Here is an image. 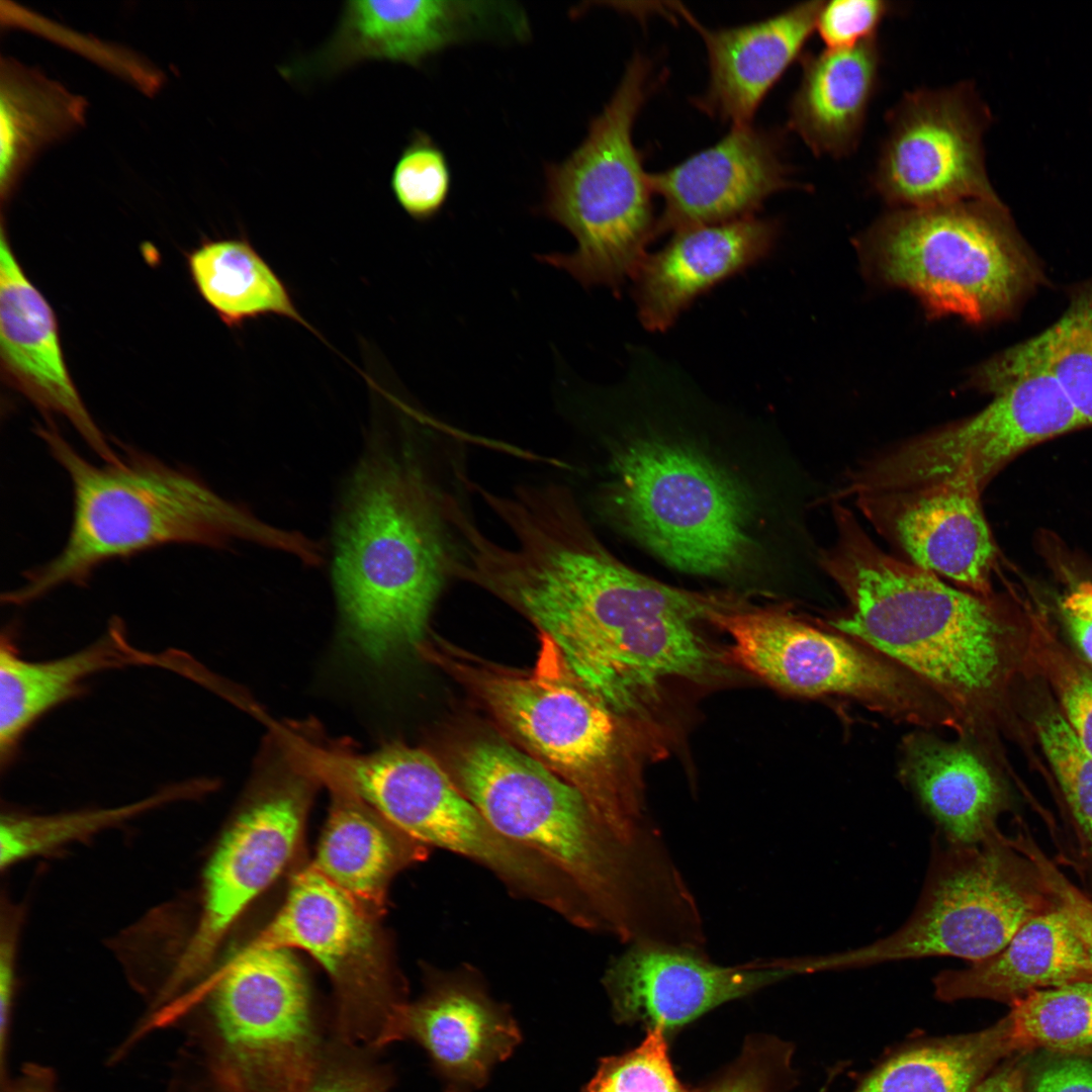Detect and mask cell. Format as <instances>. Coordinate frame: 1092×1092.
<instances>
[{"label":"cell","mask_w":1092,"mask_h":1092,"mask_svg":"<svg viewBox=\"0 0 1092 1092\" xmlns=\"http://www.w3.org/2000/svg\"><path fill=\"white\" fill-rule=\"evenodd\" d=\"M458 774L461 791L493 829L570 882L600 932L626 945L670 944L693 925L696 897L654 827L621 836L578 789L506 743L470 746Z\"/></svg>","instance_id":"obj_2"},{"label":"cell","mask_w":1092,"mask_h":1092,"mask_svg":"<svg viewBox=\"0 0 1092 1092\" xmlns=\"http://www.w3.org/2000/svg\"><path fill=\"white\" fill-rule=\"evenodd\" d=\"M386 1070L354 1055L323 1056L313 1078L301 1092H387Z\"/></svg>","instance_id":"obj_43"},{"label":"cell","mask_w":1092,"mask_h":1092,"mask_svg":"<svg viewBox=\"0 0 1092 1092\" xmlns=\"http://www.w3.org/2000/svg\"><path fill=\"white\" fill-rule=\"evenodd\" d=\"M0 353L7 382L44 414L65 417L106 463L120 456L107 443L70 376L56 314L16 259L1 222Z\"/></svg>","instance_id":"obj_22"},{"label":"cell","mask_w":1092,"mask_h":1092,"mask_svg":"<svg viewBox=\"0 0 1092 1092\" xmlns=\"http://www.w3.org/2000/svg\"><path fill=\"white\" fill-rule=\"evenodd\" d=\"M209 993L213 1070L224 1092H301L324 1055L307 982L290 950L247 945Z\"/></svg>","instance_id":"obj_12"},{"label":"cell","mask_w":1092,"mask_h":1092,"mask_svg":"<svg viewBox=\"0 0 1092 1092\" xmlns=\"http://www.w3.org/2000/svg\"><path fill=\"white\" fill-rule=\"evenodd\" d=\"M333 803L314 867L366 912L378 910L389 880L423 845L410 839L342 785Z\"/></svg>","instance_id":"obj_29"},{"label":"cell","mask_w":1092,"mask_h":1092,"mask_svg":"<svg viewBox=\"0 0 1092 1092\" xmlns=\"http://www.w3.org/2000/svg\"><path fill=\"white\" fill-rule=\"evenodd\" d=\"M862 251L884 282L934 314L1003 321L1049 280L1001 199L900 207L868 232Z\"/></svg>","instance_id":"obj_5"},{"label":"cell","mask_w":1092,"mask_h":1092,"mask_svg":"<svg viewBox=\"0 0 1092 1092\" xmlns=\"http://www.w3.org/2000/svg\"><path fill=\"white\" fill-rule=\"evenodd\" d=\"M544 639L532 672L484 670L476 676L479 692L495 716L578 789L605 823L623 837H637L650 824L640 786L616 768L614 712L572 676Z\"/></svg>","instance_id":"obj_11"},{"label":"cell","mask_w":1092,"mask_h":1092,"mask_svg":"<svg viewBox=\"0 0 1092 1092\" xmlns=\"http://www.w3.org/2000/svg\"><path fill=\"white\" fill-rule=\"evenodd\" d=\"M800 975L798 957L724 966L706 951L632 943L609 962L603 985L618 1022L660 1027L667 1034L725 1003Z\"/></svg>","instance_id":"obj_17"},{"label":"cell","mask_w":1092,"mask_h":1092,"mask_svg":"<svg viewBox=\"0 0 1092 1092\" xmlns=\"http://www.w3.org/2000/svg\"><path fill=\"white\" fill-rule=\"evenodd\" d=\"M874 38L849 49H826L802 59V77L789 126L817 156L842 158L857 147L879 81Z\"/></svg>","instance_id":"obj_28"},{"label":"cell","mask_w":1092,"mask_h":1092,"mask_svg":"<svg viewBox=\"0 0 1092 1092\" xmlns=\"http://www.w3.org/2000/svg\"><path fill=\"white\" fill-rule=\"evenodd\" d=\"M176 650L151 653L133 646L114 617L88 646L48 660L22 657L9 635L0 646V758L8 765L26 732L47 713L82 695L89 677L112 669L153 666L174 671Z\"/></svg>","instance_id":"obj_25"},{"label":"cell","mask_w":1092,"mask_h":1092,"mask_svg":"<svg viewBox=\"0 0 1092 1092\" xmlns=\"http://www.w3.org/2000/svg\"><path fill=\"white\" fill-rule=\"evenodd\" d=\"M706 620L730 641V658L775 689L804 698H842L915 728L964 731L927 684L871 646L784 609L723 605Z\"/></svg>","instance_id":"obj_9"},{"label":"cell","mask_w":1092,"mask_h":1092,"mask_svg":"<svg viewBox=\"0 0 1092 1092\" xmlns=\"http://www.w3.org/2000/svg\"><path fill=\"white\" fill-rule=\"evenodd\" d=\"M887 122L873 186L889 203L927 207L1000 199L983 143L991 113L970 82L908 92Z\"/></svg>","instance_id":"obj_14"},{"label":"cell","mask_w":1092,"mask_h":1092,"mask_svg":"<svg viewBox=\"0 0 1092 1092\" xmlns=\"http://www.w3.org/2000/svg\"><path fill=\"white\" fill-rule=\"evenodd\" d=\"M664 206L657 235L753 216L771 194L791 187L778 136L733 126L716 145L649 176Z\"/></svg>","instance_id":"obj_21"},{"label":"cell","mask_w":1092,"mask_h":1092,"mask_svg":"<svg viewBox=\"0 0 1092 1092\" xmlns=\"http://www.w3.org/2000/svg\"><path fill=\"white\" fill-rule=\"evenodd\" d=\"M833 543L819 561L845 599L825 626L883 653L934 690L967 733L988 737L1024 666L1027 624L1007 602L960 588L884 551L832 503Z\"/></svg>","instance_id":"obj_1"},{"label":"cell","mask_w":1092,"mask_h":1092,"mask_svg":"<svg viewBox=\"0 0 1092 1092\" xmlns=\"http://www.w3.org/2000/svg\"><path fill=\"white\" fill-rule=\"evenodd\" d=\"M187 264L198 293L228 328L275 315L318 335L246 235L204 241L188 254Z\"/></svg>","instance_id":"obj_32"},{"label":"cell","mask_w":1092,"mask_h":1092,"mask_svg":"<svg viewBox=\"0 0 1092 1092\" xmlns=\"http://www.w3.org/2000/svg\"><path fill=\"white\" fill-rule=\"evenodd\" d=\"M611 469L613 516L665 563L718 578L752 568L753 500L713 460L684 444L642 436L615 452Z\"/></svg>","instance_id":"obj_8"},{"label":"cell","mask_w":1092,"mask_h":1092,"mask_svg":"<svg viewBox=\"0 0 1092 1092\" xmlns=\"http://www.w3.org/2000/svg\"><path fill=\"white\" fill-rule=\"evenodd\" d=\"M389 186L400 208L414 220L436 217L450 195L452 175L440 146L422 130H415L392 168Z\"/></svg>","instance_id":"obj_38"},{"label":"cell","mask_w":1092,"mask_h":1092,"mask_svg":"<svg viewBox=\"0 0 1092 1092\" xmlns=\"http://www.w3.org/2000/svg\"><path fill=\"white\" fill-rule=\"evenodd\" d=\"M1062 610L1092 621V585L1082 584L1062 603Z\"/></svg>","instance_id":"obj_49"},{"label":"cell","mask_w":1092,"mask_h":1092,"mask_svg":"<svg viewBox=\"0 0 1092 1092\" xmlns=\"http://www.w3.org/2000/svg\"><path fill=\"white\" fill-rule=\"evenodd\" d=\"M892 10L891 3L881 0L822 1L815 29L826 49H849L876 38Z\"/></svg>","instance_id":"obj_41"},{"label":"cell","mask_w":1092,"mask_h":1092,"mask_svg":"<svg viewBox=\"0 0 1092 1092\" xmlns=\"http://www.w3.org/2000/svg\"><path fill=\"white\" fill-rule=\"evenodd\" d=\"M793 1045L779 1038L753 1037L739 1058L696 1092H787L796 1083Z\"/></svg>","instance_id":"obj_40"},{"label":"cell","mask_w":1092,"mask_h":1092,"mask_svg":"<svg viewBox=\"0 0 1092 1092\" xmlns=\"http://www.w3.org/2000/svg\"><path fill=\"white\" fill-rule=\"evenodd\" d=\"M1015 844L1039 871L1056 906L1068 918L1079 937L1092 973V899L1060 871L1037 845L1030 833L1020 834Z\"/></svg>","instance_id":"obj_42"},{"label":"cell","mask_w":1092,"mask_h":1092,"mask_svg":"<svg viewBox=\"0 0 1092 1092\" xmlns=\"http://www.w3.org/2000/svg\"><path fill=\"white\" fill-rule=\"evenodd\" d=\"M652 66L636 55L614 95L588 126L582 143L545 169L539 211L575 240L574 250L539 255L584 287L619 291L633 278L657 235L649 176L632 132L650 91Z\"/></svg>","instance_id":"obj_6"},{"label":"cell","mask_w":1092,"mask_h":1092,"mask_svg":"<svg viewBox=\"0 0 1092 1092\" xmlns=\"http://www.w3.org/2000/svg\"><path fill=\"white\" fill-rule=\"evenodd\" d=\"M413 1039L429 1054L445 1092H473L514 1052L520 1030L500 1004L468 972L436 978L423 998L401 1003L383 1045Z\"/></svg>","instance_id":"obj_20"},{"label":"cell","mask_w":1092,"mask_h":1092,"mask_svg":"<svg viewBox=\"0 0 1092 1092\" xmlns=\"http://www.w3.org/2000/svg\"><path fill=\"white\" fill-rule=\"evenodd\" d=\"M1067 306L1035 335L1045 365L1085 427L1092 426V276L1069 285Z\"/></svg>","instance_id":"obj_36"},{"label":"cell","mask_w":1092,"mask_h":1092,"mask_svg":"<svg viewBox=\"0 0 1092 1092\" xmlns=\"http://www.w3.org/2000/svg\"><path fill=\"white\" fill-rule=\"evenodd\" d=\"M899 777L947 842L976 845L999 831L1010 808L1007 785L988 740L966 733L954 739L916 728L900 745Z\"/></svg>","instance_id":"obj_23"},{"label":"cell","mask_w":1092,"mask_h":1092,"mask_svg":"<svg viewBox=\"0 0 1092 1092\" xmlns=\"http://www.w3.org/2000/svg\"><path fill=\"white\" fill-rule=\"evenodd\" d=\"M37 434L70 477L72 525L63 550L28 571L21 586L4 594L7 604L30 603L65 583L82 584L105 561L171 543L219 547L243 539L304 562L316 555V544L301 534L262 522L185 469L128 448L119 462L96 466L51 420L38 426Z\"/></svg>","instance_id":"obj_3"},{"label":"cell","mask_w":1092,"mask_h":1092,"mask_svg":"<svg viewBox=\"0 0 1092 1092\" xmlns=\"http://www.w3.org/2000/svg\"><path fill=\"white\" fill-rule=\"evenodd\" d=\"M444 494L407 455L357 468L336 527L334 585L350 639L381 661L419 642L449 575Z\"/></svg>","instance_id":"obj_4"},{"label":"cell","mask_w":1092,"mask_h":1092,"mask_svg":"<svg viewBox=\"0 0 1092 1092\" xmlns=\"http://www.w3.org/2000/svg\"><path fill=\"white\" fill-rule=\"evenodd\" d=\"M1010 1017L974 1032L922 1040L890 1056L852 1092H970L1018 1054Z\"/></svg>","instance_id":"obj_30"},{"label":"cell","mask_w":1092,"mask_h":1092,"mask_svg":"<svg viewBox=\"0 0 1092 1092\" xmlns=\"http://www.w3.org/2000/svg\"><path fill=\"white\" fill-rule=\"evenodd\" d=\"M777 234L775 220L754 215L676 231L644 257L633 277L643 326L668 329L701 294L764 258Z\"/></svg>","instance_id":"obj_24"},{"label":"cell","mask_w":1092,"mask_h":1092,"mask_svg":"<svg viewBox=\"0 0 1092 1092\" xmlns=\"http://www.w3.org/2000/svg\"><path fill=\"white\" fill-rule=\"evenodd\" d=\"M202 789L200 780H191L172 785L144 800L114 808L50 816H2L1 868L10 867L22 858L94 833L155 807L195 796Z\"/></svg>","instance_id":"obj_35"},{"label":"cell","mask_w":1092,"mask_h":1092,"mask_svg":"<svg viewBox=\"0 0 1092 1092\" xmlns=\"http://www.w3.org/2000/svg\"><path fill=\"white\" fill-rule=\"evenodd\" d=\"M1056 907L1033 861L1000 830L976 845L938 834L922 889L906 921L870 944L808 956L810 974L926 957L980 962L1028 920Z\"/></svg>","instance_id":"obj_7"},{"label":"cell","mask_w":1092,"mask_h":1092,"mask_svg":"<svg viewBox=\"0 0 1092 1092\" xmlns=\"http://www.w3.org/2000/svg\"><path fill=\"white\" fill-rule=\"evenodd\" d=\"M248 945L296 947L312 956L336 987L342 1040L382 1046L401 1002L386 977L366 911L314 866L294 877L278 913Z\"/></svg>","instance_id":"obj_15"},{"label":"cell","mask_w":1092,"mask_h":1092,"mask_svg":"<svg viewBox=\"0 0 1092 1092\" xmlns=\"http://www.w3.org/2000/svg\"><path fill=\"white\" fill-rule=\"evenodd\" d=\"M306 804L304 785L292 782L253 802L229 827L207 864L201 919L176 970L175 983L207 965L234 921L284 869Z\"/></svg>","instance_id":"obj_19"},{"label":"cell","mask_w":1092,"mask_h":1092,"mask_svg":"<svg viewBox=\"0 0 1092 1092\" xmlns=\"http://www.w3.org/2000/svg\"><path fill=\"white\" fill-rule=\"evenodd\" d=\"M981 492L952 477L906 487L860 491L851 497L901 559L966 590L991 595L998 547Z\"/></svg>","instance_id":"obj_18"},{"label":"cell","mask_w":1092,"mask_h":1092,"mask_svg":"<svg viewBox=\"0 0 1092 1092\" xmlns=\"http://www.w3.org/2000/svg\"><path fill=\"white\" fill-rule=\"evenodd\" d=\"M1008 1015L1020 1053L1092 1058V981L1033 991L1010 1004Z\"/></svg>","instance_id":"obj_34"},{"label":"cell","mask_w":1092,"mask_h":1092,"mask_svg":"<svg viewBox=\"0 0 1092 1092\" xmlns=\"http://www.w3.org/2000/svg\"><path fill=\"white\" fill-rule=\"evenodd\" d=\"M1032 726L1059 788L1073 859L1092 876V756L1054 699L1037 705Z\"/></svg>","instance_id":"obj_33"},{"label":"cell","mask_w":1092,"mask_h":1092,"mask_svg":"<svg viewBox=\"0 0 1092 1092\" xmlns=\"http://www.w3.org/2000/svg\"><path fill=\"white\" fill-rule=\"evenodd\" d=\"M317 759L330 780L415 842L470 858L518 896L542 906L561 898L560 873L493 829L426 751L392 744L367 754L322 752Z\"/></svg>","instance_id":"obj_10"},{"label":"cell","mask_w":1092,"mask_h":1092,"mask_svg":"<svg viewBox=\"0 0 1092 1092\" xmlns=\"http://www.w3.org/2000/svg\"><path fill=\"white\" fill-rule=\"evenodd\" d=\"M822 1L800 3L765 20L708 30L710 84L699 106L733 126L750 124L767 92L799 58Z\"/></svg>","instance_id":"obj_26"},{"label":"cell","mask_w":1092,"mask_h":1092,"mask_svg":"<svg viewBox=\"0 0 1092 1092\" xmlns=\"http://www.w3.org/2000/svg\"><path fill=\"white\" fill-rule=\"evenodd\" d=\"M523 8L509 1L351 0L331 38L282 73L289 78L332 75L368 61L421 66L441 51L479 38L518 40Z\"/></svg>","instance_id":"obj_16"},{"label":"cell","mask_w":1092,"mask_h":1092,"mask_svg":"<svg viewBox=\"0 0 1092 1092\" xmlns=\"http://www.w3.org/2000/svg\"><path fill=\"white\" fill-rule=\"evenodd\" d=\"M1062 614L1067 631L1081 653L1082 659L1092 667V621L1063 610Z\"/></svg>","instance_id":"obj_48"},{"label":"cell","mask_w":1092,"mask_h":1092,"mask_svg":"<svg viewBox=\"0 0 1092 1092\" xmlns=\"http://www.w3.org/2000/svg\"><path fill=\"white\" fill-rule=\"evenodd\" d=\"M583 1092H696L676 1076L666 1032L648 1028L631 1051L603 1059Z\"/></svg>","instance_id":"obj_39"},{"label":"cell","mask_w":1092,"mask_h":1092,"mask_svg":"<svg viewBox=\"0 0 1092 1092\" xmlns=\"http://www.w3.org/2000/svg\"><path fill=\"white\" fill-rule=\"evenodd\" d=\"M1040 675L1083 748L1092 756V667L1040 616L1028 623L1025 667Z\"/></svg>","instance_id":"obj_37"},{"label":"cell","mask_w":1092,"mask_h":1092,"mask_svg":"<svg viewBox=\"0 0 1092 1092\" xmlns=\"http://www.w3.org/2000/svg\"><path fill=\"white\" fill-rule=\"evenodd\" d=\"M14 944L12 938L2 939L0 947V1053L4 1062L9 1033L10 1012L13 995Z\"/></svg>","instance_id":"obj_46"},{"label":"cell","mask_w":1092,"mask_h":1092,"mask_svg":"<svg viewBox=\"0 0 1092 1092\" xmlns=\"http://www.w3.org/2000/svg\"><path fill=\"white\" fill-rule=\"evenodd\" d=\"M1079 981H1092L1088 960L1056 906L1024 923L992 957L942 971L932 983L935 997L943 1002L988 999L1010 1005L1033 991Z\"/></svg>","instance_id":"obj_27"},{"label":"cell","mask_w":1092,"mask_h":1092,"mask_svg":"<svg viewBox=\"0 0 1092 1092\" xmlns=\"http://www.w3.org/2000/svg\"><path fill=\"white\" fill-rule=\"evenodd\" d=\"M3 1092H63L59 1089L54 1072L43 1066L29 1064L19 1076L8 1082Z\"/></svg>","instance_id":"obj_47"},{"label":"cell","mask_w":1092,"mask_h":1092,"mask_svg":"<svg viewBox=\"0 0 1092 1092\" xmlns=\"http://www.w3.org/2000/svg\"><path fill=\"white\" fill-rule=\"evenodd\" d=\"M1030 1092H1092V1059L1052 1053L1030 1073Z\"/></svg>","instance_id":"obj_44"},{"label":"cell","mask_w":1092,"mask_h":1092,"mask_svg":"<svg viewBox=\"0 0 1092 1092\" xmlns=\"http://www.w3.org/2000/svg\"><path fill=\"white\" fill-rule=\"evenodd\" d=\"M85 100L11 58L0 66V194L4 202L33 158L84 121Z\"/></svg>","instance_id":"obj_31"},{"label":"cell","mask_w":1092,"mask_h":1092,"mask_svg":"<svg viewBox=\"0 0 1092 1092\" xmlns=\"http://www.w3.org/2000/svg\"><path fill=\"white\" fill-rule=\"evenodd\" d=\"M1041 356V353H1040ZM1086 428L1043 356L977 414L890 445L860 461L848 495L961 478L982 493L1026 449Z\"/></svg>","instance_id":"obj_13"},{"label":"cell","mask_w":1092,"mask_h":1092,"mask_svg":"<svg viewBox=\"0 0 1092 1092\" xmlns=\"http://www.w3.org/2000/svg\"><path fill=\"white\" fill-rule=\"evenodd\" d=\"M1027 1054L1007 1058L970 1092H1027Z\"/></svg>","instance_id":"obj_45"}]
</instances>
